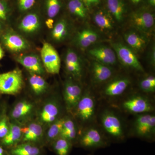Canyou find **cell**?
I'll use <instances>...</instances> for the list:
<instances>
[{"mask_svg": "<svg viewBox=\"0 0 155 155\" xmlns=\"http://www.w3.org/2000/svg\"><path fill=\"white\" fill-rule=\"evenodd\" d=\"M139 87L146 93H153L155 91V78L150 75L143 78L139 83Z\"/></svg>", "mask_w": 155, "mask_h": 155, "instance_id": "cell-34", "label": "cell"}, {"mask_svg": "<svg viewBox=\"0 0 155 155\" xmlns=\"http://www.w3.org/2000/svg\"><path fill=\"white\" fill-rule=\"evenodd\" d=\"M4 56H5V53H4L2 45L0 43V61L3 59Z\"/></svg>", "mask_w": 155, "mask_h": 155, "instance_id": "cell-41", "label": "cell"}, {"mask_svg": "<svg viewBox=\"0 0 155 155\" xmlns=\"http://www.w3.org/2000/svg\"><path fill=\"white\" fill-rule=\"evenodd\" d=\"M134 133L137 137L153 141L155 133V116L148 114H140L134 123Z\"/></svg>", "mask_w": 155, "mask_h": 155, "instance_id": "cell-4", "label": "cell"}, {"mask_svg": "<svg viewBox=\"0 0 155 155\" xmlns=\"http://www.w3.org/2000/svg\"><path fill=\"white\" fill-rule=\"evenodd\" d=\"M68 8L70 13L78 19L86 18L87 7L81 0H69Z\"/></svg>", "mask_w": 155, "mask_h": 155, "instance_id": "cell-29", "label": "cell"}, {"mask_svg": "<svg viewBox=\"0 0 155 155\" xmlns=\"http://www.w3.org/2000/svg\"><path fill=\"white\" fill-rule=\"evenodd\" d=\"M93 80L95 83L99 84L105 82L114 75L112 67L95 61L91 67Z\"/></svg>", "mask_w": 155, "mask_h": 155, "instance_id": "cell-19", "label": "cell"}, {"mask_svg": "<svg viewBox=\"0 0 155 155\" xmlns=\"http://www.w3.org/2000/svg\"><path fill=\"white\" fill-rule=\"evenodd\" d=\"M41 19L35 13H29L25 15L18 23V28L22 33L32 35L38 32L41 28Z\"/></svg>", "mask_w": 155, "mask_h": 155, "instance_id": "cell-16", "label": "cell"}, {"mask_svg": "<svg viewBox=\"0 0 155 155\" xmlns=\"http://www.w3.org/2000/svg\"><path fill=\"white\" fill-rule=\"evenodd\" d=\"M40 58L45 70L50 74H59L61 60L59 54L51 44L45 42L41 50Z\"/></svg>", "mask_w": 155, "mask_h": 155, "instance_id": "cell-5", "label": "cell"}, {"mask_svg": "<svg viewBox=\"0 0 155 155\" xmlns=\"http://www.w3.org/2000/svg\"><path fill=\"white\" fill-rule=\"evenodd\" d=\"M130 83V79L127 77L116 78L106 85L103 94L106 96L111 97L119 96L124 93Z\"/></svg>", "mask_w": 155, "mask_h": 155, "instance_id": "cell-17", "label": "cell"}, {"mask_svg": "<svg viewBox=\"0 0 155 155\" xmlns=\"http://www.w3.org/2000/svg\"><path fill=\"white\" fill-rule=\"evenodd\" d=\"M130 22L134 29L147 35L154 28V15L145 10L137 11L131 15Z\"/></svg>", "mask_w": 155, "mask_h": 155, "instance_id": "cell-10", "label": "cell"}, {"mask_svg": "<svg viewBox=\"0 0 155 155\" xmlns=\"http://www.w3.org/2000/svg\"><path fill=\"white\" fill-rule=\"evenodd\" d=\"M148 2L150 5L152 7H155V0H148Z\"/></svg>", "mask_w": 155, "mask_h": 155, "instance_id": "cell-43", "label": "cell"}, {"mask_svg": "<svg viewBox=\"0 0 155 155\" xmlns=\"http://www.w3.org/2000/svg\"><path fill=\"white\" fill-rule=\"evenodd\" d=\"M61 8L60 0H46V10L48 18L53 19L56 17L59 14Z\"/></svg>", "mask_w": 155, "mask_h": 155, "instance_id": "cell-33", "label": "cell"}, {"mask_svg": "<svg viewBox=\"0 0 155 155\" xmlns=\"http://www.w3.org/2000/svg\"><path fill=\"white\" fill-rule=\"evenodd\" d=\"M0 155H5V150L1 145H0Z\"/></svg>", "mask_w": 155, "mask_h": 155, "instance_id": "cell-42", "label": "cell"}, {"mask_svg": "<svg viewBox=\"0 0 155 155\" xmlns=\"http://www.w3.org/2000/svg\"><path fill=\"white\" fill-rule=\"evenodd\" d=\"M40 150L31 143L24 142L14 147L10 151L11 155H39Z\"/></svg>", "mask_w": 155, "mask_h": 155, "instance_id": "cell-28", "label": "cell"}, {"mask_svg": "<svg viewBox=\"0 0 155 155\" xmlns=\"http://www.w3.org/2000/svg\"><path fill=\"white\" fill-rule=\"evenodd\" d=\"M74 110L81 122H88L93 119L95 111V101L89 92L82 94Z\"/></svg>", "mask_w": 155, "mask_h": 155, "instance_id": "cell-9", "label": "cell"}, {"mask_svg": "<svg viewBox=\"0 0 155 155\" xmlns=\"http://www.w3.org/2000/svg\"><path fill=\"white\" fill-rule=\"evenodd\" d=\"M87 7L99 4L100 0H81Z\"/></svg>", "mask_w": 155, "mask_h": 155, "instance_id": "cell-39", "label": "cell"}, {"mask_svg": "<svg viewBox=\"0 0 155 155\" xmlns=\"http://www.w3.org/2000/svg\"><path fill=\"white\" fill-rule=\"evenodd\" d=\"M16 60L30 73L42 75L45 72L40 57L36 54H22L16 57Z\"/></svg>", "mask_w": 155, "mask_h": 155, "instance_id": "cell-14", "label": "cell"}, {"mask_svg": "<svg viewBox=\"0 0 155 155\" xmlns=\"http://www.w3.org/2000/svg\"><path fill=\"white\" fill-rule=\"evenodd\" d=\"M29 84L31 90L37 95L44 94L48 87L47 82L41 75L34 73H30Z\"/></svg>", "mask_w": 155, "mask_h": 155, "instance_id": "cell-25", "label": "cell"}, {"mask_svg": "<svg viewBox=\"0 0 155 155\" xmlns=\"http://www.w3.org/2000/svg\"><path fill=\"white\" fill-rule=\"evenodd\" d=\"M70 31V24L67 19H60L54 23L51 29V38L55 42H62L68 38Z\"/></svg>", "mask_w": 155, "mask_h": 155, "instance_id": "cell-20", "label": "cell"}, {"mask_svg": "<svg viewBox=\"0 0 155 155\" xmlns=\"http://www.w3.org/2000/svg\"><path fill=\"white\" fill-rule=\"evenodd\" d=\"M148 61L153 67L155 66V47L153 44L148 51L147 55Z\"/></svg>", "mask_w": 155, "mask_h": 155, "instance_id": "cell-38", "label": "cell"}, {"mask_svg": "<svg viewBox=\"0 0 155 155\" xmlns=\"http://www.w3.org/2000/svg\"><path fill=\"white\" fill-rule=\"evenodd\" d=\"M60 109L57 103L49 102L44 106L39 114L40 121L45 124H51L58 119Z\"/></svg>", "mask_w": 155, "mask_h": 155, "instance_id": "cell-21", "label": "cell"}, {"mask_svg": "<svg viewBox=\"0 0 155 155\" xmlns=\"http://www.w3.org/2000/svg\"><path fill=\"white\" fill-rule=\"evenodd\" d=\"M65 119H58L52 123L47 133V139L48 141H54L60 137Z\"/></svg>", "mask_w": 155, "mask_h": 155, "instance_id": "cell-32", "label": "cell"}, {"mask_svg": "<svg viewBox=\"0 0 155 155\" xmlns=\"http://www.w3.org/2000/svg\"><path fill=\"white\" fill-rule=\"evenodd\" d=\"M107 4L110 13L116 21L122 22L125 13V5L122 0H107Z\"/></svg>", "mask_w": 155, "mask_h": 155, "instance_id": "cell-27", "label": "cell"}, {"mask_svg": "<svg viewBox=\"0 0 155 155\" xmlns=\"http://www.w3.org/2000/svg\"><path fill=\"white\" fill-rule=\"evenodd\" d=\"M88 53L95 61L110 67L116 64L117 62L115 51L112 47L108 46H95L88 50Z\"/></svg>", "mask_w": 155, "mask_h": 155, "instance_id": "cell-13", "label": "cell"}, {"mask_svg": "<svg viewBox=\"0 0 155 155\" xmlns=\"http://www.w3.org/2000/svg\"><path fill=\"white\" fill-rule=\"evenodd\" d=\"M10 127L8 118L5 113L0 118V140L6 136L8 132Z\"/></svg>", "mask_w": 155, "mask_h": 155, "instance_id": "cell-35", "label": "cell"}, {"mask_svg": "<svg viewBox=\"0 0 155 155\" xmlns=\"http://www.w3.org/2000/svg\"><path fill=\"white\" fill-rule=\"evenodd\" d=\"M122 107L125 111L133 114H147L153 110V107L149 100L140 95L128 98L122 103Z\"/></svg>", "mask_w": 155, "mask_h": 155, "instance_id": "cell-11", "label": "cell"}, {"mask_svg": "<svg viewBox=\"0 0 155 155\" xmlns=\"http://www.w3.org/2000/svg\"><path fill=\"white\" fill-rule=\"evenodd\" d=\"M0 41L1 44L12 53L21 52L30 48V45L25 38L11 29L0 34Z\"/></svg>", "mask_w": 155, "mask_h": 155, "instance_id": "cell-6", "label": "cell"}, {"mask_svg": "<svg viewBox=\"0 0 155 155\" xmlns=\"http://www.w3.org/2000/svg\"><path fill=\"white\" fill-rule=\"evenodd\" d=\"M46 25L48 28L51 30L53 27H54V22L53 19L51 18H48L47 20L46 21Z\"/></svg>", "mask_w": 155, "mask_h": 155, "instance_id": "cell-40", "label": "cell"}, {"mask_svg": "<svg viewBox=\"0 0 155 155\" xmlns=\"http://www.w3.org/2000/svg\"><path fill=\"white\" fill-rule=\"evenodd\" d=\"M22 136V130L20 126L14 123L10 124L8 132L1 140V145L6 147H14L21 140Z\"/></svg>", "mask_w": 155, "mask_h": 155, "instance_id": "cell-23", "label": "cell"}, {"mask_svg": "<svg viewBox=\"0 0 155 155\" xmlns=\"http://www.w3.org/2000/svg\"><path fill=\"white\" fill-rule=\"evenodd\" d=\"M99 39V35L97 31L91 28H85L77 32L74 41L78 47L85 49L96 43Z\"/></svg>", "mask_w": 155, "mask_h": 155, "instance_id": "cell-18", "label": "cell"}, {"mask_svg": "<svg viewBox=\"0 0 155 155\" xmlns=\"http://www.w3.org/2000/svg\"><path fill=\"white\" fill-rule=\"evenodd\" d=\"M36 0H18V7L21 11H28L33 7Z\"/></svg>", "mask_w": 155, "mask_h": 155, "instance_id": "cell-37", "label": "cell"}, {"mask_svg": "<svg viewBox=\"0 0 155 155\" xmlns=\"http://www.w3.org/2000/svg\"><path fill=\"white\" fill-rule=\"evenodd\" d=\"M9 11L7 3L4 0H0V22L4 24L9 19Z\"/></svg>", "mask_w": 155, "mask_h": 155, "instance_id": "cell-36", "label": "cell"}, {"mask_svg": "<svg viewBox=\"0 0 155 155\" xmlns=\"http://www.w3.org/2000/svg\"><path fill=\"white\" fill-rule=\"evenodd\" d=\"M72 145L69 140L59 137L54 141L53 147L57 155H69Z\"/></svg>", "mask_w": 155, "mask_h": 155, "instance_id": "cell-31", "label": "cell"}, {"mask_svg": "<svg viewBox=\"0 0 155 155\" xmlns=\"http://www.w3.org/2000/svg\"><path fill=\"white\" fill-rule=\"evenodd\" d=\"M101 121L103 128L113 140L120 142L124 139L123 126L117 115L111 111H105L102 115Z\"/></svg>", "mask_w": 155, "mask_h": 155, "instance_id": "cell-2", "label": "cell"}, {"mask_svg": "<svg viewBox=\"0 0 155 155\" xmlns=\"http://www.w3.org/2000/svg\"><path fill=\"white\" fill-rule=\"evenodd\" d=\"M3 24H2V23L0 22V34L2 33V32L3 30Z\"/></svg>", "mask_w": 155, "mask_h": 155, "instance_id": "cell-45", "label": "cell"}, {"mask_svg": "<svg viewBox=\"0 0 155 155\" xmlns=\"http://www.w3.org/2000/svg\"><path fill=\"white\" fill-rule=\"evenodd\" d=\"M23 142H35L41 138L43 128L38 123L33 122L26 127L21 128Z\"/></svg>", "mask_w": 155, "mask_h": 155, "instance_id": "cell-22", "label": "cell"}, {"mask_svg": "<svg viewBox=\"0 0 155 155\" xmlns=\"http://www.w3.org/2000/svg\"><path fill=\"white\" fill-rule=\"evenodd\" d=\"M34 108L32 103L28 101H22L15 105L11 111L12 119L19 120L28 116L31 113Z\"/></svg>", "mask_w": 155, "mask_h": 155, "instance_id": "cell-24", "label": "cell"}, {"mask_svg": "<svg viewBox=\"0 0 155 155\" xmlns=\"http://www.w3.org/2000/svg\"><path fill=\"white\" fill-rule=\"evenodd\" d=\"M64 64L67 72L75 80L82 77L83 65L80 56L75 50L69 48L67 50L64 58Z\"/></svg>", "mask_w": 155, "mask_h": 155, "instance_id": "cell-12", "label": "cell"}, {"mask_svg": "<svg viewBox=\"0 0 155 155\" xmlns=\"http://www.w3.org/2000/svg\"><path fill=\"white\" fill-rule=\"evenodd\" d=\"M131 2L134 4H137L141 2V0H131Z\"/></svg>", "mask_w": 155, "mask_h": 155, "instance_id": "cell-44", "label": "cell"}, {"mask_svg": "<svg viewBox=\"0 0 155 155\" xmlns=\"http://www.w3.org/2000/svg\"><path fill=\"white\" fill-rule=\"evenodd\" d=\"M60 137L73 142L77 137V130L75 123L72 119H65Z\"/></svg>", "mask_w": 155, "mask_h": 155, "instance_id": "cell-30", "label": "cell"}, {"mask_svg": "<svg viewBox=\"0 0 155 155\" xmlns=\"http://www.w3.org/2000/svg\"><path fill=\"white\" fill-rule=\"evenodd\" d=\"M78 146L88 150L106 147L110 142L94 127H90L82 134L78 140Z\"/></svg>", "mask_w": 155, "mask_h": 155, "instance_id": "cell-3", "label": "cell"}, {"mask_svg": "<svg viewBox=\"0 0 155 155\" xmlns=\"http://www.w3.org/2000/svg\"><path fill=\"white\" fill-rule=\"evenodd\" d=\"M111 46L116 52L117 58L123 65L139 72L144 71L135 52L128 46L120 42L113 43Z\"/></svg>", "mask_w": 155, "mask_h": 155, "instance_id": "cell-7", "label": "cell"}, {"mask_svg": "<svg viewBox=\"0 0 155 155\" xmlns=\"http://www.w3.org/2000/svg\"><path fill=\"white\" fill-rule=\"evenodd\" d=\"M94 21L96 25L102 30H111L114 27V22L112 17L104 11L97 12L94 16Z\"/></svg>", "mask_w": 155, "mask_h": 155, "instance_id": "cell-26", "label": "cell"}, {"mask_svg": "<svg viewBox=\"0 0 155 155\" xmlns=\"http://www.w3.org/2000/svg\"><path fill=\"white\" fill-rule=\"evenodd\" d=\"M82 96L81 87L72 78L67 79L64 86V96L67 110H75Z\"/></svg>", "mask_w": 155, "mask_h": 155, "instance_id": "cell-8", "label": "cell"}, {"mask_svg": "<svg viewBox=\"0 0 155 155\" xmlns=\"http://www.w3.org/2000/svg\"><path fill=\"white\" fill-rule=\"evenodd\" d=\"M124 39L127 46L134 52L142 51L149 43L147 35L135 29L126 32L124 34Z\"/></svg>", "mask_w": 155, "mask_h": 155, "instance_id": "cell-15", "label": "cell"}, {"mask_svg": "<svg viewBox=\"0 0 155 155\" xmlns=\"http://www.w3.org/2000/svg\"><path fill=\"white\" fill-rule=\"evenodd\" d=\"M23 85L22 72L19 68L0 74V94L15 95L21 91Z\"/></svg>", "mask_w": 155, "mask_h": 155, "instance_id": "cell-1", "label": "cell"}]
</instances>
